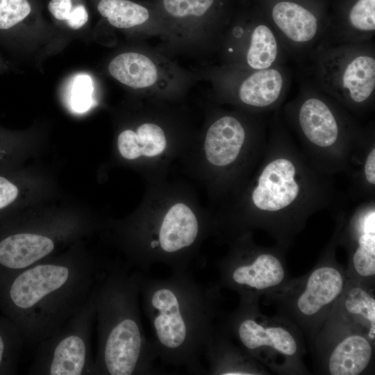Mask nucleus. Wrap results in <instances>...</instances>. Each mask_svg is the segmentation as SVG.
Wrapping results in <instances>:
<instances>
[{
    "instance_id": "f257e3e1",
    "label": "nucleus",
    "mask_w": 375,
    "mask_h": 375,
    "mask_svg": "<svg viewBox=\"0 0 375 375\" xmlns=\"http://www.w3.org/2000/svg\"><path fill=\"white\" fill-rule=\"evenodd\" d=\"M139 285L157 358L203 373L201 356L214 329L216 288L200 285L188 271L163 279L140 276Z\"/></svg>"
},
{
    "instance_id": "f03ea898",
    "label": "nucleus",
    "mask_w": 375,
    "mask_h": 375,
    "mask_svg": "<svg viewBox=\"0 0 375 375\" xmlns=\"http://www.w3.org/2000/svg\"><path fill=\"white\" fill-rule=\"evenodd\" d=\"M140 276L113 274L100 296L103 371L110 375L153 374L157 358L147 339L138 309Z\"/></svg>"
},
{
    "instance_id": "7ed1b4c3",
    "label": "nucleus",
    "mask_w": 375,
    "mask_h": 375,
    "mask_svg": "<svg viewBox=\"0 0 375 375\" xmlns=\"http://www.w3.org/2000/svg\"><path fill=\"white\" fill-rule=\"evenodd\" d=\"M311 85L344 102L362 105L375 91V57L371 42L328 44L308 60Z\"/></svg>"
},
{
    "instance_id": "20e7f679",
    "label": "nucleus",
    "mask_w": 375,
    "mask_h": 375,
    "mask_svg": "<svg viewBox=\"0 0 375 375\" xmlns=\"http://www.w3.org/2000/svg\"><path fill=\"white\" fill-rule=\"evenodd\" d=\"M200 225L196 215L185 204L172 206L151 231L145 245L156 262H162L172 273L187 272L191 251L199 239Z\"/></svg>"
},
{
    "instance_id": "39448f33",
    "label": "nucleus",
    "mask_w": 375,
    "mask_h": 375,
    "mask_svg": "<svg viewBox=\"0 0 375 375\" xmlns=\"http://www.w3.org/2000/svg\"><path fill=\"white\" fill-rule=\"evenodd\" d=\"M218 267L222 283L238 291L244 302H249L257 292L279 285L285 277L279 259L267 253H236Z\"/></svg>"
},
{
    "instance_id": "423d86ee",
    "label": "nucleus",
    "mask_w": 375,
    "mask_h": 375,
    "mask_svg": "<svg viewBox=\"0 0 375 375\" xmlns=\"http://www.w3.org/2000/svg\"><path fill=\"white\" fill-rule=\"evenodd\" d=\"M228 326L250 354L256 355L265 348L287 356L297 353V344L293 335L283 327L260 324L247 302L231 316Z\"/></svg>"
},
{
    "instance_id": "0eeeda50",
    "label": "nucleus",
    "mask_w": 375,
    "mask_h": 375,
    "mask_svg": "<svg viewBox=\"0 0 375 375\" xmlns=\"http://www.w3.org/2000/svg\"><path fill=\"white\" fill-rule=\"evenodd\" d=\"M296 171L294 164L288 158L270 161L262 169L252 192L254 206L266 212L279 211L290 206L300 192Z\"/></svg>"
},
{
    "instance_id": "6e6552de",
    "label": "nucleus",
    "mask_w": 375,
    "mask_h": 375,
    "mask_svg": "<svg viewBox=\"0 0 375 375\" xmlns=\"http://www.w3.org/2000/svg\"><path fill=\"white\" fill-rule=\"evenodd\" d=\"M69 278L70 269L65 265H35L15 279L10 289V297L17 307L32 309L64 287Z\"/></svg>"
},
{
    "instance_id": "1a4fd4ad",
    "label": "nucleus",
    "mask_w": 375,
    "mask_h": 375,
    "mask_svg": "<svg viewBox=\"0 0 375 375\" xmlns=\"http://www.w3.org/2000/svg\"><path fill=\"white\" fill-rule=\"evenodd\" d=\"M310 94L302 101L298 110V122L306 138L319 147H329L338 140L340 125L328 104L316 94L315 88L310 83Z\"/></svg>"
},
{
    "instance_id": "9d476101",
    "label": "nucleus",
    "mask_w": 375,
    "mask_h": 375,
    "mask_svg": "<svg viewBox=\"0 0 375 375\" xmlns=\"http://www.w3.org/2000/svg\"><path fill=\"white\" fill-rule=\"evenodd\" d=\"M251 70L237 87L240 101L258 108H266L277 103L288 88V75L283 65Z\"/></svg>"
},
{
    "instance_id": "9b49d317",
    "label": "nucleus",
    "mask_w": 375,
    "mask_h": 375,
    "mask_svg": "<svg viewBox=\"0 0 375 375\" xmlns=\"http://www.w3.org/2000/svg\"><path fill=\"white\" fill-rule=\"evenodd\" d=\"M245 136L244 128L237 118L220 117L206 133L204 150L208 161L219 167L231 164L240 153Z\"/></svg>"
},
{
    "instance_id": "f8f14e48",
    "label": "nucleus",
    "mask_w": 375,
    "mask_h": 375,
    "mask_svg": "<svg viewBox=\"0 0 375 375\" xmlns=\"http://www.w3.org/2000/svg\"><path fill=\"white\" fill-rule=\"evenodd\" d=\"M344 285V278L336 268L323 266L315 269L297 298L298 310L303 316H315L341 294Z\"/></svg>"
},
{
    "instance_id": "ddd939ff",
    "label": "nucleus",
    "mask_w": 375,
    "mask_h": 375,
    "mask_svg": "<svg viewBox=\"0 0 375 375\" xmlns=\"http://www.w3.org/2000/svg\"><path fill=\"white\" fill-rule=\"evenodd\" d=\"M53 240L33 233H17L0 242V264L10 269H24L51 253Z\"/></svg>"
},
{
    "instance_id": "4468645a",
    "label": "nucleus",
    "mask_w": 375,
    "mask_h": 375,
    "mask_svg": "<svg viewBox=\"0 0 375 375\" xmlns=\"http://www.w3.org/2000/svg\"><path fill=\"white\" fill-rule=\"evenodd\" d=\"M372 356L370 342L360 335H351L334 348L328 359L332 375H358L368 365Z\"/></svg>"
},
{
    "instance_id": "2eb2a0df",
    "label": "nucleus",
    "mask_w": 375,
    "mask_h": 375,
    "mask_svg": "<svg viewBox=\"0 0 375 375\" xmlns=\"http://www.w3.org/2000/svg\"><path fill=\"white\" fill-rule=\"evenodd\" d=\"M108 70L115 79L135 89L153 86L159 75L156 65L149 57L135 52L117 56L110 62Z\"/></svg>"
},
{
    "instance_id": "dca6fc26",
    "label": "nucleus",
    "mask_w": 375,
    "mask_h": 375,
    "mask_svg": "<svg viewBox=\"0 0 375 375\" xmlns=\"http://www.w3.org/2000/svg\"><path fill=\"white\" fill-rule=\"evenodd\" d=\"M166 143L163 130L153 123L140 125L136 132L125 130L117 140L119 153L128 160L136 159L141 156H156L165 150Z\"/></svg>"
},
{
    "instance_id": "f3484780",
    "label": "nucleus",
    "mask_w": 375,
    "mask_h": 375,
    "mask_svg": "<svg viewBox=\"0 0 375 375\" xmlns=\"http://www.w3.org/2000/svg\"><path fill=\"white\" fill-rule=\"evenodd\" d=\"M203 354L209 363L211 374H254L251 363L240 355L220 332L213 329Z\"/></svg>"
},
{
    "instance_id": "a211bd4d",
    "label": "nucleus",
    "mask_w": 375,
    "mask_h": 375,
    "mask_svg": "<svg viewBox=\"0 0 375 375\" xmlns=\"http://www.w3.org/2000/svg\"><path fill=\"white\" fill-rule=\"evenodd\" d=\"M86 362V345L77 335H69L56 346L50 362L49 374L52 375H79Z\"/></svg>"
},
{
    "instance_id": "6ab92c4d",
    "label": "nucleus",
    "mask_w": 375,
    "mask_h": 375,
    "mask_svg": "<svg viewBox=\"0 0 375 375\" xmlns=\"http://www.w3.org/2000/svg\"><path fill=\"white\" fill-rule=\"evenodd\" d=\"M357 247L352 262L356 272L362 277L375 274V210L365 212L359 219Z\"/></svg>"
},
{
    "instance_id": "aec40b11",
    "label": "nucleus",
    "mask_w": 375,
    "mask_h": 375,
    "mask_svg": "<svg viewBox=\"0 0 375 375\" xmlns=\"http://www.w3.org/2000/svg\"><path fill=\"white\" fill-rule=\"evenodd\" d=\"M97 9L112 26L119 28L141 25L149 17L146 8L128 0H101Z\"/></svg>"
},
{
    "instance_id": "412c9836",
    "label": "nucleus",
    "mask_w": 375,
    "mask_h": 375,
    "mask_svg": "<svg viewBox=\"0 0 375 375\" xmlns=\"http://www.w3.org/2000/svg\"><path fill=\"white\" fill-rule=\"evenodd\" d=\"M344 308L347 312L362 322L367 323L368 337L375 338V299L365 290L354 287L348 290L344 297Z\"/></svg>"
},
{
    "instance_id": "4be33fe9",
    "label": "nucleus",
    "mask_w": 375,
    "mask_h": 375,
    "mask_svg": "<svg viewBox=\"0 0 375 375\" xmlns=\"http://www.w3.org/2000/svg\"><path fill=\"white\" fill-rule=\"evenodd\" d=\"M215 0H163L167 12L176 18L198 17L211 8Z\"/></svg>"
},
{
    "instance_id": "5701e85b",
    "label": "nucleus",
    "mask_w": 375,
    "mask_h": 375,
    "mask_svg": "<svg viewBox=\"0 0 375 375\" xmlns=\"http://www.w3.org/2000/svg\"><path fill=\"white\" fill-rule=\"evenodd\" d=\"M93 84L90 76L78 74L72 84L70 92V106L74 111L84 112L92 104Z\"/></svg>"
},
{
    "instance_id": "b1692460",
    "label": "nucleus",
    "mask_w": 375,
    "mask_h": 375,
    "mask_svg": "<svg viewBox=\"0 0 375 375\" xmlns=\"http://www.w3.org/2000/svg\"><path fill=\"white\" fill-rule=\"evenodd\" d=\"M31 10L27 0H0V29H8L26 17Z\"/></svg>"
},
{
    "instance_id": "393cba45",
    "label": "nucleus",
    "mask_w": 375,
    "mask_h": 375,
    "mask_svg": "<svg viewBox=\"0 0 375 375\" xmlns=\"http://www.w3.org/2000/svg\"><path fill=\"white\" fill-rule=\"evenodd\" d=\"M18 195V188L12 183L0 176V210L12 203Z\"/></svg>"
},
{
    "instance_id": "a878e982",
    "label": "nucleus",
    "mask_w": 375,
    "mask_h": 375,
    "mask_svg": "<svg viewBox=\"0 0 375 375\" xmlns=\"http://www.w3.org/2000/svg\"><path fill=\"white\" fill-rule=\"evenodd\" d=\"M48 8L56 19L66 20L72 9V0H51Z\"/></svg>"
},
{
    "instance_id": "bb28decb",
    "label": "nucleus",
    "mask_w": 375,
    "mask_h": 375,
    "mask_svg": "<svg viewBox=\"0 0 375 375\" xmlns=\"http://www.w3.org/2000/svg\"><path fill=\"white\" fill-rule=\"evenodd\" d=\"M88 19V14L84 6L77 5L72 8L67 19V25L73 29H78L82 27Z\"/></svg>"
},
{
    "instance_id": "cd10ccee",
    "label": "nucleus",
    "mask_w": 375,
    "mask_h": 375,
    "mask_svg": "<svg viewBox=\"0 0 375 375\" xmlns=\"http://www.w3.org/2000/svg\"><path fill=\"white\" fill-rule=\"evenodd\" d=\"M365 176L371 185L375 184V149L373 148L367 155L364 166Z\"/></svg>"
},
{
    "instance_id": "c85d7f7f",
    "label": "nucleus",
    "mask_w": 375,
    "mask_h": 375,
    "mask_svg": "<svg viewBox=\"0 0 375 375\" xmlns=\"http://www.w3.org/2000/svg\"><path fill=\"white\" fill-rule=\"evenodd\" d=\"M3 349H4V344L3 342V339L1 336L0 335V364L1 362L2 358H3Z\"/></svg>"
}]
</instances>
